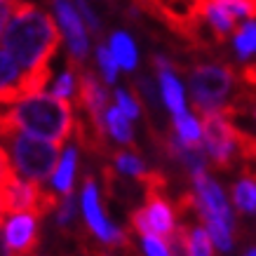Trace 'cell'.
I'll use <instances>...</instances> for the list:
<instances>
[{
	"label": "cell",
	"mask_w": 256,
	"mask_h": 256,
	"mask_svg": "<svg viewBox=\"0 0 256 256\" xmlns=\"http://www.w3.org/2000/svg\"><path fill=\"white\" fill-rule=\"evenodd\" d=\"M96 62H99V66H101L104 80H106V82H116V78H118V62H116V56L110 54V50L106 45H101L99 50H96Z\"/></svg>",
	"instance_id": "22"
},
{
	"label": "cell",
	"mask_w": 256,
	"mask_h": 256,
	"mask_svg": "<svg viewBox=\"0 0 256 256\" xmlns=\"http://www.w3.org/2000/svg\"><path fill=\"white\" fill-rule=\"evenodd\" d=\"M174 132L178 134V139L188 144V146H200L202 136V124L195 120L190 113H178L174 116Z\"/></svg>",
	"instance_id": "19"
},
{
	"label": "cell",
	"mask_w": 256,
	"mask_h": 256,
	"mask_svg": "<svg viewBox=\"0 0 256 256\" xmlns=\"http://www.w3.org/2000/svg\"><path fill=\"white\" fill-rule=\"evenodd\" d=\"M113 160H116L118 170L122 172V174H130V176H136L141 181V178L148 174L146 164L141 162L139 158L134 156V153H127V150H116L113 153Z\"/></svg>",
	"instance_id": "21"
},
{
	"label": "cell",
	"mask_w": 256,
	"mask_h": 256,
	"mask_svg": "<svg viewBox=\"0 0 256 256\" xmlns=\"http://www.w3.org/2000/svg\"><path fill=\"white\" fill-rule=\"evenodd\" d=\"M0 120L8 132H26L28 136H40L56 146H64L76 130L68 101L42 92L10 106H0Z\"/></svg>",
	"instance_id": "2"
},
{
	"label": "cell",
	"mask_w": 256,
	"mask_h": 256,
	"mask_svg": "<svg viewBox=\"0 0 256 256\" xmlns=\"http://www.w3.org/2000/svg\"><path fill=\"white\" fill-rule=\"evenodd\" d=\"M160 92H162V101L167 104V108L178 116V113H186V96H184V87L178 82L170 70L160 73Z\"/></svg>",
	"instance_id": "16"
},
{
	"label": "cell",
	"mask_w": 256,
	"mask_h": 256,
	"mask_svg": "<svg viewBox=\"0 0 256 256\" xmlns=\"http://www.w3.org/2000/svg\"><path fill=\"white\" fill-rule=\"evenodd\" d=\"M202 118V139L207 146V153L212 156L218 170H230L238 158V134L235 122L226 116L224 110L207 113Z\"/></svg>",
	"instance_id": "6"
},
{
	"label": "cell",
	"mask_w": 256,
	"mask_h": 256,
	"mask_svg": "<svg viewBox=\"0 0 256 256\" xmlns=\"http://www.w3.org/2000/svg\"><path fill=\"white\" fill-rule=\"evenodd\" d=\"M73 216H76V202H73V195H68L56 210V224L64 228V226H68L73 221Z\"/></svg>",
	"instance_id": "26"
},
{
	"label": "cell",
	"mask_w": 256,
	"mask_h": 256,
	"mask_svg": "<svg viewBox=\"0 0 256 256\" xmlns=\"http://www.w3.org/2000/svg\"><path fill=\"white\" fill-rule=\"evenodd\" d=\"M76 5H78L80 14H82V19L87 22V26H90V31L99 33L101 31V24H99V19H96V14H94V10L90 8V2H87V0H76Z\"/></svg>",
	"instance_id": "27"
},
{
	"label": "cell",
	"mask_w": 256,
	"mask_h": 256,
	"mask_svg": "<svg viewBox=\"0 0 256 256\" xmlns=\"http://www.w3.org/2000/svg\"><path fill=\"white\" fill-rule=\"evenodd\" d=\"M193 184H195V198H198L195 212H198L200 216H214V218H218V221H224L226 226L233 228V224H235L233 212H230V204L226 200L221 186H218L214 178L207 176V172L195 174Z\"/></svg>",
	"instance_id": "9"
},
{
	"label": "cell",
	"mask_w": 256,
	"mask_h": 256,
	"mask_svg": "<svg viewBox=\"0 0 256 256\" xmlns=\"http://www.w3.org/2000/svg\"><path fill=\"white\" fill-rule=\"evenodd\" d=\"M76 164H78V150L70 146L66 148V153L62 156V162L56 167L54 176H52V184H54L56 193L62 195H73V176H76Z\"/></svg>",
	"instance_id": "13"
},
{
	"label": "cell",
	"mask_w": 256,
	"mask_h": 256,
	"mask_svg": "<svg viewBox=\"0 0 256 256\" xmlns=\"http://www.w3.org/2000/svg\"><path fill=\"white\" fill-rule=\"evenodd\" d=\"M110 54L116 56L118 66H122L124 70H134L136 68V45L134 40L122 31H116L110 36Z\"/></svg>",
	"instance_id": "14"
},
{
	"label": "cell",
	"mask_w": 256,
	"mask_h": 256,
	"mask_svg": "<svg viewBox=\"0 0 256 256\" xmlns=\"http://www.w3.org/2000/svg\"><path fill=\"white\" fill-rule=\"evenodd\" d=\"M0 256H16L12 249H10L8 240H5V230H0Z\"/></svg>",
	"instance_id": "30"
},
{
	"label": "cell",
	"mask_w": 256,
	"mask_h": 256,
	"mask_svg": "<svg viewBox=\"0 0 256 256\" xmlns=\"http://www.w3.org/2000/svg\"><path fill=\"white\" fill-rule=\"evenodd\" d=\"M38 216L33 214H14L5 224V240L16 256H31L38 242Z\"/></svg>",
	"instance_id": "11"
},
{
	"label": "cell",
	"mask_w": 256,
	"mask_h": 256,
	"mask_svg": "<svg viewBox=\"0 0 256 256\" xmlns=\"http://www.w3.org/2000/svg\"><path fill=\"white\" fill-rule=\"evenodd\" d=\"M73 66L68 64V70H64L62 76L56 78L54 87H52V94L54 96H59V99H68L70 94L76 92V73H73Z\"/></svg>",
	"instance_id": "23"
},
{
	"label": "cell",
	"mask_w": 256,
	"mask_h": 256,
	"mask_svg": "<svg viewBox=\"0 0 256 256\" xmlns=\"http://www.w3.org/2000/svg\"><path fill=\"white\" fill-rule=\"evenodd\" d=\"M22 5V0H0V38H2V28H5V24H8L10 16L16 14V10Z\"/></svg>",
	"instance_id": "28"
},
{
	"label": "cell",
	"mask_w": 256,
	"mask_h": 256,
	"mask_svg": "<svg viewBox=\"0 0 256 256\" xmlns=\"http://www.w3.org/2000/svg\"><path fill=\"white\" fill-rule=\"evenodd\" d=\"M0 200L5 212L14 214H33V216H45L47 212L59 210V200L52 190L36 184V181H24L12 172L2 184H0Z\"/></svg>",
	"instance_id": "5"
},
{
	"label": "cell",
	"mask_w": 256,
	"mask_h": 256,
	"mask_svg": "<svg viewBox=\"0 0 256 256\" xmlns=\"http://www.w3.org/2000/svg\"><path fill=\"white\" fill-rule=\"evenodd\" d=\"M136 2H139L141 8H144V5H148V2H150V0H136Z\"/></svg>",
	"instance_id": "33"
},
{
	"label": "cell",
	"mask_w": 256,
	"mask_h": 256,
	"mask_svg": "<svg viewBox=\"0 0 256 256\" xmlns=\"http://www.w3.org/2000/svg\"><path fill=\"white\" fill-rule=\"evenodd\" d=\"M73 64V62H70ZM78 66V64H76ZM78 94H80V106L87 113V120H90V130L96 139L104 144V136H106V110L108 106V92L99 85V80L94 78L92 70H87L85 66H78Z\"/></svg>",
	"instance_id": "7"
},
{
	"label": "cell",
	"mask_w": 256,
	"mask_h": 256,
	"mask_svg": "<svg viewBox=\"0 0 256 256\" xmlns=\"http://www.w3.org/2000/svg\"><path fill=\"white\" fill-rule=\"evenodd\" d=\"M233 202L242 214H256V181L240 178L233 186Z\"/></svg>",
	"instance_id": "18"
},
{
	"label": "cell",
	"mask_w": 256,
	"mask_h": 256,
	"mask_svg": "<svg viewBox=\"0 0 256 256\" xmlns=\"http://www.w3.org/2000/svg\"><path fill=\"white\" fill-rule=\"evenodd\" d=\"M0 141H5L10 148V156L14 162V170L26 176V181H47L52 176L54 167H59V148L50 141H38L24 132L10 130Z\"/></svg>",
	"instance_id": "3"
},
{
	"label": "cell",
	"mask_w": 256,
	"mask_h": 256,
	"mask_svg": "<svg viewBox=\"0 0 256 256\" xmlns=\"http://www.w3.org/2000/svg\"><path fill=\"white\" fill-rule=\"evenodd\" d=\"M24 78L26 73L19 70V64L5 50H0V106H10V104L26 99Z\"/></svg>",
	"instance_id": "12"
},
{
	"label": "cell",
	"mask_w": 256,
	"mask_h": 256,
	"mask_svg": "<svg viewBox=\"0 0 256 256\" xmlns=\"http://www.w3.org/2000/svg\"><path fill=\"white\" fill-rule=\"evenodd\" d=\"M144 252H146V256H172L167 242L162 238H158V235L144 238Z\"/></svg>",
	"instance_id": "25"
},
{
	"label": "cell",
	"mask_w": 256,
	"mask_h": 256,
	"mask_svg": "<svg viewBox=\"0 0 256 256\" xmlns=\"http://www.w3.org/2000/svg\"><path fill=\"white\" fill-rule=\"evenodd\" d=\"M0 40L2 50L19 64V68H24L26 76H36L50 70V62L62 42V33L47 12L22 0Z\"/></svg>",
	"instance_id": "1"
},
{
	"label": "cell",
	"mask_w": 256,
	"mask_h": 256,
	"mask_svg": "<svg viewBox=\"0 0 256 256\" xmlns=\"http://www.w3.org/2000/svg\"><path fill=\"white\" fill-rule=\"evenodd\" d=\"M244 256H256V247H252V249H247V254Z\"/></svg>",
	"instance_id": "32"
},
{
	"label": "cell",
	"mask_w": 256,
	"mask_h": 256,
	"mask_svg": "<svg viewBox=\"0 0 256 256\" xmlns=\"http://www.w3.org/2000/svg\"><path fill=\"white\" fill-rule=\"evenodd\" d=\"M2 214H5V207H2V200H0V226H2Z\"/></svg>",
	"instance_id": "31"
},
{
	"label": "cell",
	"mask_w": 256,
	"mask_h": 256,
	"mask_svg": "<svg viewBox=\"0 0 256 256\" xmlns=\"http://www.w3.org/2000/svg\"><path fill=\"white\" fill-rule=\"evenodd\" d=\"M106 127H108L110 136L120 144H132L134 141V132L132 124H130V118L124 116L120 108H108L106 110Z\"/></svg>",
	"instance_id": "17"
},
{
	"label": "cell",
	"mask_w": 256,
	"mask_h": 256,
	"mask_svg": "<svg viewBox=\"0 0 256 256\" xmlns=\"http://www.w3.org/2000/svg\"><path fill=\"white\" fill-rule=\"evenodd\" d=\"M52 5H54L59 24H62L64 33H66V38H68V52H70L68 62L82 66L87 52H90V40H87L85 28H82L80 14L76 12V8L70 5L68 0H52Z\"/></svg>",
	"instance_id": "10"
},
{
	"label": "cell",
	"mask_w": 256,
	"mask_h": 256,
	"mask_svg": "<svg viewBox=\"0 0 256 256\" xmlns=\"http://www.w3.org/2000/svg\"><path fill=\"white\" fill-rule=\"evenodd\" d=\"M190 94H193V108L198 116L218 113L224 110L226 96L230 94L235 82V70L230 66L218 64H200L190 70Z\"/></svg>",
	"instance_id": "4"
},
{
	"label": "cell",
	"mask_w": 256,
	"mask_h": 256,
	"mask_svg": "<svg viewBox=\"0 0 256 256\" xmlns=\"http://www.w3.org/2000/svg\"><path fill=\"white\" fill-rule=\"evenodd\" d=\"M116 101H118V108L122 110L127 118H139L141 106H139V101L134 99L132 94H127L124 90H118V92H116Z\"/></svg>",
	"instance_id": "24"
},
{
	"label": "cell",
	"mask_w": 256,
	"mask_h": 256,
	"mask_svg": "<svg viewBox=\"0 0 256 256\" xmlns=\"http://www.w3.org/2000/svg\"><path fill=\"white\" fill-rule=\"evenodd\" d=\"M132 226H134V230L141 235V238H148V235H153L150 233V224H148V214L146 210H136L132 214Z\"/></svg>",
	"instance_id": "29"
},
{
	"label": "cell",
	"mask_w": 256,
	"mask_h": 256,
	"mask_svg": "<svg viewBox=\"0 0 256 256\" xmlns=\"http://www.w3.org/2000/svg\"><path fill=\"white\" fill-rule=\"evenodd\" d=\"M235 50L240 59H247L256 52V22H247L235 33Z\"/></svg>",
	"instance_id": "20"
},
{
	"label": "cell",
	"mask_w": 256,
	"mask_h": 256,
	"mask_svg": "<svg viewBox=\"0 0 256 256\" xmlns=\"http://www.w3.org/2000/svg\"><path fill=\"white\" fill-rule=\"evenodd\" d=\"M82 214H85V221L101 242L106 244H130V240L124 238V233L120 228L110 224L108 218L104 216L99 204V190H96V184L92 178L85 181V188H82Z\"/></svg>",
	"instance_id": "8"
},
{
	"label": "cell",
	"mask_w": 256,
	"mask_h": 256,
	"mask_svg": "<svg viewBox=\"0 0 256 256\" xmlns=\"http://www.w3.org/2000/svg\"><path fill=\"white\" fill-rule=\"evenodd\" d=\"M178 230H181V238H184L186 256H212V238L207 233V228L181 226Z\"/></svg>",
	"instance_id": "15"
}]
</instances>
